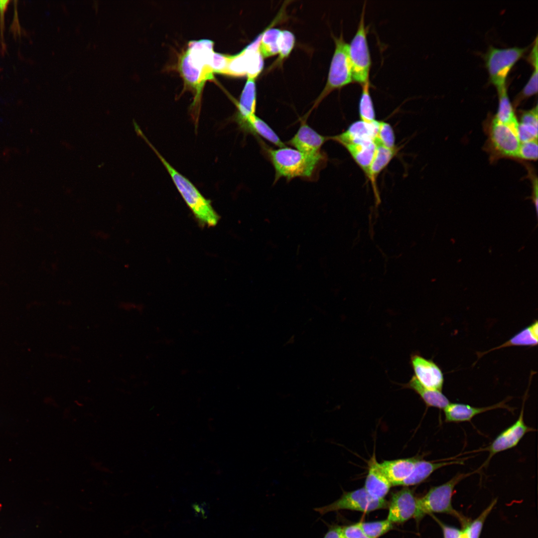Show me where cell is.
<instances>
[{"label":"cell","instance_id":"obj_4","mask_svg":"<svg viewBox=\"0 0 538 538\" xmlns=\"http://www.w3.org/2000/svg\"><path fill=\"white\" fill-rule=\"evenodd\" d=\"M475 472L458 473L446 482L431 487L424 496L417 498V512L415 519L419 521L426 514L445 513L457 518L464 527L468 521L453 508L452 498L455 486L463 479Z\"/></svg>","mask_w":538,"mask_h":538},{"label":"cell","instance_id":"obj_13","mask_svg":"<svg viewBox=\"0 0 538 538\" xmlns=\"http://www.w3.org/2000/svg\"><path fill=\"white\" fill-rule=\"evenodd\" d=\"M378 125L379 121L376 120L371 122L358 121L351 124L344 132L329 137V139L337 141L344 146L371 142L376 143Z\"/></svg>","mask_w":538,"mask_h":538},{"label":"cell","instance_id":"obj_35","mask_svg":"<svg viewBox=\"0 0 538 538\" xmlns=\"http://www.w3.org/2000/svg\"><path fill=\"white\" fill-rule=\"evenodd\" d=\"M342 531L345 538H370L364 533L358 523L342 527Z\"/></svg>","mask_w":538,"mask_h":538},{"label":"cell","instance_id":"obj_15","mask_svg":"<svg viewBox=\"0 0 538 538\" xmlns=\"http://www.w3.org/2000/svg\"><path fill=\"white\" fill-rule=\"evenodd\" d=\"M379 463L374 454L368 462V470L364 488L372 497L384 499L392 486L381 470Z\"/></svg>","mask_w":538,"mask_h":538},{"label":"cell","instance_id":"obj_25","mask_svg":"<svg viewBox=\"0 0 538 538\" xmlns=\"http://www.w3.org/2000/svg\"><path fill=\"white\" fill-rule=\"evenodd\" d=\"M377 144L375 142L344 146L366 174L373 159Z\"/></svg>","mask_w":538,"mask_h":538},{"label":"cell","instance_id":"obj_19","mask_svg":"<svg viewBox=\"0 0 538 538\" xmlns=\"http://www.w3.org/2000/svg\"><path fill=\"white\" fill-rule=\"evenodd\" d=\"M463 463L462 460L434 462L418 458L412 472L400 484V486L407 487L418 484L424 481L431 474L439 468L450 465L462 464Z\"/></svg>","mask_w":538,"mask_h":538},{"label":"cell","instance_id":"obj_10","mask_svg":"<svg viewBox=\"0 0 538 538\" xmlns=\"http://www.w3.org/2000/svg\"><path fill=\"white\" fill-rule=\"evenodd\" d=\"M523 403L517 420L501 432L486 448L489 452V455L483 466L488 464L492 457L498 453L516 447L526 433L534 431L533 428L528 426L524 421V402Z\"/></svg>","mask_w":538,"mask_h":538},{"label":"cell","instance_id":"obj_27","mask_svg":"<svg viewBox=\"0 0 538 538\" xmlns=\"http://www.w3.org/2000/svg\"><path fill=\"white\" fill-rule=\"evenodd\" d=\"M281 30L270 28L261 36L258 50L263 57L273 56L278 53L279 38Z\"/></svg>","mask_w":538,"mask_h":538},{"label":"cell","instance_id":"obj_16","mask_svg":"<svg viewBox=\"0 0 538 538\" xmlns=\"http://www.w3.org/2000/svg\"><path fill=\"white\" fill-rule=\"evenodd\" d=\"M507 408L511 411V408L506 404V402H502L492 405L483 407H475L460 403H450L443 409L445 421L447 422H460L470 421L477 415L481 413L497 408Z\"/></svg>","mask_w":538,"mask_h":538},{"label":"cell","instance_id":"obj_31","mask_svg":"<svg viewBox=\"0 0 538 538\" xmlns=\"http://www.w3.org/2000/svg\"><path fill=\"white\" fill-rule=\"evenodd\" d=\"M376 143L389 148H396L394 131L389 124L379 121Z\"/></svg>","mask_w":538,"mask_h":538},{"label":"cell","instance_id":"obj_6","mask_svg":"<svg viewBox=\"0 0 538 538\" xmlns=\"http://www.w3.org/2000/svg\"><path fill=\"white\" fill-rule=\"evenodd\" d=\"M526 50V48L513 47L505 48L491 46L486 54V65L491 82L499 92L506 88L508 73Z\"/></svg>","mask_w":538,"mask_h":538},{"label":"cell","instance_id":"obj_36","mask_svg":"<svg viewBox=\"0 0 538 538\" xmlns=\"http://www.w3.org/2000/svg\"><path fill=\"white\" fill-rule=\"evenodd\" d=\"M435 520L442 529L443 538H460L462 535L463 530L446 525L437 519Z\"/></svg>","mask_w":538,"mask_h":538},{"label":"cell","instance_id":"obj_29","mask_svg":"<svg viewBox=\"0 0 538 538\" xmlns=\"http://www.w3.org/2000/svg\"><path fill=\"white\" fill-rule=\"evenodd\" d=\"M494 500L491 504L474 520L468 522L464 527L463 532L466 538H479L483 525L489 514L497 503Z\"/></svg>","mask_w":538,"mask_h":538},{"label":"cell","instance_id":"obj_33","mask_svg":"<svg viewBox=\"0 0 538 538\" xmlns=\"http://www.w3.org/2000/svg\"><path fill=\"white\" fill-rule=\"evenodd\" d=\"M538 139L521 142L517 158L536 160L538 159Z\"/></svg>","mask_w":538,"mask_h":538},{"label":"cell","instance_id":"obj_38","mask_svg":"<svg viewBox=\"0 0 538 538\" xmlns=\"http://www.w3.org/2000/svg\"><path fill=\"white\" fill-rule=\"evenodd\" d=\"M530 174L532 176L531 177V179L532 180L533 187V200L535 206L537 214L538 213V179L536 176H534L533 174Z\"/></svg>","mask_w":538,"mask_h":538},{"label":"cell","instance_id":"obj_9","mask_svg":"<svg viewBox=\"0 0 538 538\" xmlns=\"http://www.w3.org/2000/svg\"><path fill=\"white\" fill-rule=\"evenodd\" d=\"M517 128L493 118L489 128V144L495 156L517 157L521 144Z\"/></svg>","mask_w":538,"mask_h":538},{"label":"cell","instance_id":"obj_22","mask_svg":"<svg viewBox=\"0 0 538 538\" xmlns=\"http://www.w3.org/2000/svg\"><path fill=\"white\" fill-rule=\"evenodd\" d=\"M538 105L522 112L518 124L517 133L521 142L538 139Z\"/></svg>","mask_w":538,"mask_h":538},{"label":"cell","instance_id":"obj_18","mask_svg":"<svg viewBox=\"0 0 538 538\" xmlns=\"http://www.w3.org/2000/svg\"><path fill=\"white\" fill-rule=\"evenodd\" d=\"M255 78L248 77L237 105L236 121L241 128L248 119L255 115L256 87Z\"/></svg>","mask_w":538,"mask_h":538},{"label":"cell","instance_id":"obj_2","mask_svg":"<svg viewBox=\"0 0 538 538\" xmlns=\"http://www.w3.org/2000/svg\"><path fill=\"white\" fill-rule=\"evenodd\" d=\"M267 152L275 170V181L281 177L287 180L295 177L315 179L326 161V156L322 152L309 154L284 146L267 149Z\"/></svg>","mask_w":538,"mask_h":538},{"label":"cell","instance_id":"obj_1","mask_svg":"<svg viewBox=\"0 0 538 538\" xmlns=\"http://www.w3.org/2000/svg\"><path fill=\"white\" fill-rule=\"evenodd\" d=\"M213 45L209 39L190 41L179 58V69L184 83L195 93L194 106L199 105L205 82L214 78Z\"/></svg>","mask_w":538,"mask_h":538},{"label":"cell","instance_id":"obj_34","mask_svg":"<svg viewBox=\"0 0 538 538\" xmlns=\"http://www.w3.org/2000/svg\"><path fill=\"white\" fill-rule=\"evenodd\" d=\"M538 92V68H534L531 76L522 91V96L527 97Z\"/></svg>","mask_w":538,"mask_h":538},{"label":"cell","instance_id":"obj_3","mask_svg":"<svg viewBox=\"0 0 538 538\" xmlns=\"http://www.w3.org/2000/svg\"><path fill=\"white\" fill-rule=\"evenodd\" d=\"M142 136L164 165L179 192L199 223L203 226H215L219 220V216L213 209L211 201L205 198L187 178L175 169L144 135Z\"/></svg>","mask_w":538,"mask_h":538},{"label":"cell","instance_id":"obj_11","mask_svg":"<svg viewBox=\"0 0 538 538\" xmlns=\"http://www.w3.org/2000/svg\"><path fill=\"white\" fill-rule=\"evenodd\" d=\"M387 519L392 523H404L415 517L417 512V498L408 487L392 495L389 503Z\"/></svg>","mask_w":538,"mask_h":538},{"label":"cell","instance_id":"obj_28","mask_svg":"<svg viewBox=\"0 0 538 538\" xmlns=\"http://www.w3.org/2000/svg\"><path fill=\"white\" fill-rule=\"evenodd\" d=\"M370 81L362 85V91L359 104V113L361 120L371 122L375 119V112L370 94Z\"/></svg>","mask_w":538,"mask_h":538},{"label":"cell","instance_id":"obj_14","mask_svg":"<svg viewBox=\"0 0 538 538\" xmlns=\"http://www.w3.org/2000/svg\"><path fill=\"white\" fill-rule=\"evenodd\" d=\"M327 139H329V137L321 135L305 122H302L298 130L287 141V144L302 152L316 154L321 152V148Z\"/></svg>","mask_w":538,"mask_h":538},{"label":"cell","instance_id":"obj_30","mask_svg":"<svg viewBox=\"0 0 538 538\" xmlns=\"http://www.w3.org/2000/svg\"><path fill=\"white\" fill-rule=\"evenodd\" d=\"M358 524L364 533L370 538H378L393 528V523L388 519Z\"/></svg>","mask_w":538,"mask_h":538},{"label":"cell","instance_id":"obj_20","mask_svg":"<svg viewBox=\"0 0 538 538\" xmlns=\"http://www.w3.org/2000/svg\"><path fill=\"white\" fill-rule=\"evenodd\" d=\"M404 387L413 390L427 406L443 410L450 404L448 399L441 391L430 390L424 387L414 376Z\"/></svg>","mask_w":538,"mask_h":538},{"label":"cell","instance_id":"obj_26","mask_svg":"<svg viewBox=\"0 0 538 538\" xmlns=\"http://www.w3.org/2000/svg\"><path fill=\"white\" fill-rule=\"evenodd\" d=\"M499 97L498 109L494 118L500 122L518 128V121L515 114L514 108L510 102L505 88L498 92Z\"/></svg>","mask_w":538,"mask_h":538},{"label":"cell","instance_id":"obj_23","mask_svg":"<svg viewBox=\"0 0 538 538\" xmlns=\"http://www.w3.org/2000/svg\"><path fill=\"white\" fill-rule=\"evenodd\" d=\"M241 129L245 132L259 135L277 146H285V144L271 128L256 115L248 119Z\"/></svg>","mask_w":538,"mask_h":538},{"label":"cell","instance_id":"obj_12","mask_svg":"<svg viewBox=\"0 0 538 538\" xmlns=\"http://www.w3.org/2000/svg\"><path fill=\"white\" fill-rule=\"evenodd\" d=\"M414 377L424 387L441 391L444 377L440 368L432 360L414 354L410 357Z\"/></svg>","mask_w":538,"mask_h":538},{"label":"cell","instance_id":"obj_5","mask_svg":"<svg viewBox=\"0 0 538 538\" xmlns=\"http://www.w3.org/2000/svg\"><path fill=\"white\" fill-rule=\"evenodd\" d=\"M335 51L332 58L326 86L320 95L319 101L333 90L353 82L352 68L349 54V44L341 34L334 37Z\"/></svg>","mask_w":538,"mask_h":538},{"label":"cell","instance_id":"obj_32","mask_svg":"<svg viewBox=\"0 0 538 538\" xmlns=\"http://www.w3.org/2000/svg\"><path fill=\"white\" fill-rule=\"evenodd\" d=\"M294 43L295 37L292 33L287 30L281 31L278 42L279 60H283L289 55Z\"/></svg>","mask_w":538,"mask_h":538},{"label":"cell","instance_id":"obj_8","mask_svg":"<svg viewBox=\"0 0 538 538\" xmlns=\"http://www.w3.org/2000/svg\"><path fill=\"white\" fill-rule=\"evenodd\" d=\"M389 502L384 499H379L371 496L361 488L352 491L345 492L336 501L321 507L315 508V511L321 515L329 512L341 510H349L369 513L388 508Z\"/></svg>","mask_w":538,"mask_h":538},{"label":"cell","instance_id":"obj_24","mask_svg":"<svg viewBox=\"0 0 538 538\" xmlns=\"http://www.w3.org/2000/svg\"><path fill=\"white\" fill-rule=\"evenodd\" d=\"M538 341V323L536 320L530 326L524 328L507 342L502 345L492 348L481 354L484 355L490 351L511 346H536Z\"/></svg>","mask_w":538,"mask_h":538},{"label":"cell","instance_id":"obj_39","mask_svg":"<svg viewBox=\"0 0 538 538\" xmlns=\"http://www.w3.org/2000/svg\"><path fill=\"white\" fill-rule=\"evenodd\" d=\"M460 538H466V537H465V535L464 534L463 532V534H462V536H461L460 537Z\"/></svg>","mask_w":538,"mask_h":538},{"label":"cell","instance_id":"obj_37","mask_svg":"<svg viewBox=\"0 0 538 538\" xmlns=\"http://www.w3.org/2000/svg\"><path fill=\"white\" fill-rule=\"evenodd\" d=\"M323 538H345L342 531V527L332 526L329 527Z\"/></svg>","mask_w":538,"mask_h":538},{"label":"cell","instance_id":"obj_7","mask_svg":"<svg viewBox=\"0 0 538 538\" xmlns=\"http://www.w3.org/2000/svg\"><path fill=\"white\" fill-rule=\"evenodd\" d=\"M365 5L358 27L350 44L349 54L352 65L353 81L362 86L369 81L371 60L365 26Z\"/></svg>","mask_w":538,"mask_h":538},{"label":"cell","instance_id":"obj_21","mask_svg":"<svg viewBox=\"0 0 538 538\" xmlns=\"http://www.w3.org/2000/svg\"><path fill=\"white\" fill-rule=\"evenodd\" d=\"M397 151L396 148H389L379 144L377 145L374 156L366 174L376 195L378 192L376 186L377 177L395 156Z\"/></svg>","mask_w":538,"mask_h":538},{"label":"cell","instance_id":"obj_17","mask_svg":"<svg viewBox=\"0 0 538 538\" xmlns=\"http://www.w3.org/2000/svg\"><path fill=\"white\" fill-rule=\"evenodd\" d=\"M417 459L412 457L385 460L379 464L392 486H397L409 476Z\"/></svg>","mask_w":538,"mask_h":538}]
</instances>
